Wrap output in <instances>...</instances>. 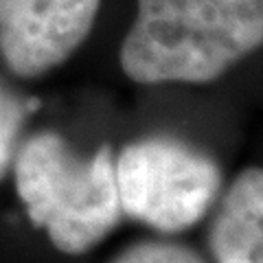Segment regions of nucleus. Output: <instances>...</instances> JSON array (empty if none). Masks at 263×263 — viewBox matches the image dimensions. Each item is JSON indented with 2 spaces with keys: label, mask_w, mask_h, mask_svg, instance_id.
Wrapping results in <instances>:
<instances>
[{
  "label": "nucleus",
  "mask_w": 263,
  "mask_h": 263,
  "mask_svg": "<svg viewBox=\"0 0 263 263\" xmlns=\"http://www.w3.org/2000/svg\"><path fill=\"white\" fill-rule=\"evenodd\" d=\"M263 46V0H138L119 62L134 84H209Z\"/></svg>",
  "instance_id": "f257e3e1"
},
{
  "label": "nucleus",
  "mask_w": 263,
  "mask_h": 263,
  "mask_svg": "<svg viewBox=\"0 0 263 263\" xmlns=\"http://www.w3.org/2000/svg\"><path fill=\"white\" fill-rule=\"evenodd\" d=\"M11 169L31 224L60 252L86 254L121 224L110 145L81 156L62 134L42 129L20 143Z\"/></svg>",
  "instance_id": "f03ea898"
},
{
  "label": "nucleus",
  "mask_w": 263,
  "mask_h": 263,
  "mask_svg": "<svg viewBox=\"0 0 263 263\" xmlns=\"http://www.w3.org/2000/svg\"><path fill=\"white\" fill-rule=\"evenodd\" d=\"M123 217L176 235L195 226L215 206L221 169L206 152L169 134L127 143L114 158Z\"/></svg>",
  "instance_id": "7ed1b4c3"
},
{
  "label": "nucleus",
  "mask_w": 263,
  "mask_h": 263,
  "mask_svg": "<svg viewBox=\"0 0 263 263\" xmlns=\"http://www.w3.org/2000/svg\"><path fill=\"white\" fill-rule=\"evenodd\" d=\"M101 0H0V57L33 79L62 66L86 42Z\"/></svg>",
  "instance_id": "20e7f679"
},
{
  "label": "nucleus",
  "mask_w": 263,
  "mask_h": 263,
  "mask_svg": "<svg viewBox=\"0 0 263 263\" xmlns=\"http://www.w3.org/2000/svg\"><path fill=\"white\" fill-rule=\"evenodd\" d=\"M206 243L215 263H263V169L248 167L215 202Z\"/></svg>",
  "instance_id": "39448f33"
},
{
  "label": "nucleus",
  "mask_w": 263,
  "mask_h": 263,
  "mask_svg": "<svg viewBox=\"0 0 263 263\" xmlns=\"http://www.w3.org/2000/svg\"><path fill=\"white\" fill-rule=\"evenodd\" d=\"M37 108V99H20L0 79V182L13 164L15 152L22 143V129L27 117Z\"/></svg>",
  "instance_id": "423d86ee"
},
{
  "label": "nucleus",
  "mask_w": 263,
  "mask_h": 263,
  "mask_svg": "<svg viewBox=\"0 0 263 263\" xmlns=\"http://www.w3.org/2000/svg\"><path fill=\"white\" fill-rule=\"evenodd\" d=\"M110 263H206L191 246L143 239L123 248Z\"/></svg>",
  "instance_id": "0eeeda50"
}]
</instances>
